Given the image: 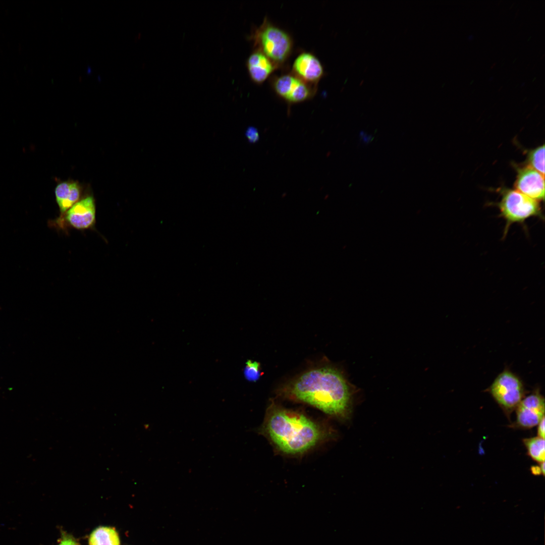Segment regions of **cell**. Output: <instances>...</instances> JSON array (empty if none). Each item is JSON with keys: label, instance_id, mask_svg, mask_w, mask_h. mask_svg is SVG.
<instances>
[{"label": "cell", "instance_id": "cell-19", "mask_svg": "<svg viewBox=\"0 0 545 545\" xmlns=\"http://www.w3.org/2000/svg\"><path fill=\"white\" fill-rule=\"evenodd\" d=\"M537 436L544 439V416L538 423Z\"/></svg>", "mask_w": 545, "mask_h": 545}, {"label": "cell", "instance_id": "cell-15", "mask_svg": "<svg viewBox=\"0 0 545 545\" xmlns=\"http://www.w3.org/2000/svg\"><path fill=\"white\" fill-rule=\"evenodd\" d=\"M527 166L544 176V145L528 151Z\"/></svg>", "mask_w": 545, "mask_h": 545}, {"label": "cell", "instance_id": "cell-2", "mask_svg": "<svg viewBox=\"0 0 545 545\" xmlns=\"http://www.w3.org/2000/svg\"><path fill=\"white\" fill-rule=\"evenodd\" d=\"M259 432L278 452L291 456L302 455L335 436L326 424L273 400L266 409Z\"/></svg>", "mask_w": 545, "mask_h": 545}, {"label": "cell", "instance_id": "cell-11", "mask_svg": "<svg viewBox=\"0 0 545 545\" xmlns=\"http://www.w3.org/2000/svg\"><path fill=\"white\" fill-rule=\"evenodd\" d=\"M246 65L251 79L259 84L263 82L270 76L277 66L257 50L248 57Z\"/></svg>", "mask_w": 545, "mask_h": 545}, {"label": "cell", "instance_id": "cell-20", "mask_svg": "<svg viewBox=\"0 0 545 545\" xmlns=\"http://www.w3.org/2000/svg\"><path fill=\"white\" fill-rule=\"evenodd\" d=\"M531 469L532 473L535 475H539L542 473L544 475V473H543L540 466H533Z\"/></svg>", "mask_w": 545, "mask_h": 545}, {"label": "cell", "instance_id": "cell-1", "mask_svg": "<svg viewBox=\"0 0 545 545\" xmlns=\"http://www.w3.org/2000/svg\"><path fill=\"white\" fill-rule=\"evenodd\" d=\"M356 393L343 372L330 364L309 368L277 391L284 400L310 405L342 420L350 417Z\"/></svg>", "mask_w": 545, "mask_h": 545}, {"label": "cell", "instance_id": "cell-5", "mask_svg": "<svg viewBox=\"0 0 545 545\" xmlns=\"http://www.w3.org/2000/svg\"><path fill=\"white\" fill-rule=\"evenodd\" d=\"M56 230L68 233L70 229L94 230L96 224V204L92 196L81 199L64 214L49 222Z\"/></svg>", "mask_w": 545, "mask_h": 545}, {"label": "cell", "instance_id": "cell-17", "mask_svg": "<svg viewBox=\"0 0 545 545\" xmlns=\"http://www.w3.org/2000/svg\"><path fill=\"white\" fill-rule=\"evenodd\" d=\"M58 545H80V544L71 534L62 531L61 538Z\"/></svg>", "mask_w": 545, "mask_h": 545}, {"label": "cell", "instance_id": "cell-9", "mask_svg": "<svg viewBox=\"0 0 545 545\" xmlns=\"http://www.w3.org/2000/svg\"><path fill=\"white\" fill-rule=\"evenodd\" d=\"M515 190L537 201L544 198V176L528 166L518 168Z\"/></svg>", "mask_w": 545, "mask_h": 545}, {"label": "cell", "instance_id": "cell-13", "mask_svg": "<svg viewBox=\"0 0 545 545\" xmlns=\"http://www.w3.org/2000/svg\"><path fill=\"white\" fill-rule=\"evenodd\" d=\"M119 534L113 527L100 526L89 537V545H120Z\"/></svg>", "mask_w": 545, "mask_h": 545}, {"label": "cell", "instance_id": "cell-18", "mask_svg": "<svg viewBox=\"0 0 545 545\" xmlns=\"http://www.w3.org/2000/svg\"><path fill=\"white\" fill-rule=\"evenodd\" d=\"M246 136L250 142H255L258 140L259 134L257 129L253 127H250L246 132Z\"/></svg>", "mask_w": 545, "mask_h": 545}, {"label": "cell", "instance_id": "cell-10", "mask_svg": "<svg viewBox=\"0 0 545 545\" xmlns=\"http://www.w3.org/2000/svg\"><path fill=\"white\" fill-rule=\"evenodd\" d=\"M293 70L294 75L309 84L318 82L323 74V68L319 60L313 54L306 52L295 59Z\"/></svg>", "mask_w": 545, "mask_h": 545}, {"label": "cell", "instance_id": "cell-16", "mask_svg": "<svg viewBox=\"0 0 545 545\" xmlns=\"http://www.w3.org/2000/svg\"><path fill=\"white\" fill-rule=\"evenodd\" d=\"M244 373L248 380L253 382L257 381L262 375L260 363L248 360L246 363Z\"/></svg>", "mask_w": 545, "mask_h": 545}, {"label": "cell", "instance_id": "cell-14", "mask_svg": "<svg viewBox=\"0 0 545 545\" xmlns=\"http://www.w3.org/2000/svg\"><path fill=\"white\" fill-rule=\"evenodd\" d=\"M528 454L534 461L540 463L544 462V439L538 436L523 440Z\"/></svg>", "mask_w": 545, "mask_h": 545}, {"label": "cell", "instance_id": "cell-3", "mask_svg": "<svg viewBox=\"0 0 545 545\" xmlns=\"http://www.w3.org/2000/svg\"><path fill=\"white\" fill-rule=\"evenodd\" d=\"M254 44L276 65L284 62L292 49V40L282 29L264 20L252 36Z\"/></svg>", "mask_w": 545, "mask_h": 545}, {"label": "cell", "instance_id": "cell-7", "mask_svg": "<svg viewBox=\"0 0 545 545\" xmlns=\"http://www.w3.org/2000/svg\"><path fill=\"white\" fill-rule=\"evenodd\" d=\"M309 85L294 74L282 75L273 82L276 93L290 103H299L310 98L313 93Z\"/></svg>", "mask_w": 545, "mask_h": 545}, {"label": "cell", "instance_id": "cell-6", "mask_svg": "<svg viewBox=\"0 0 545 545\" xmlns=\"http://www.w3.org/2000/svg\"><path fill=\"white\" fill-rule=\"evenodd\" d=\"M489 392L507 415L517 408L525 394L521 380L509 370H504L498 375L489 387Z\"/></svg>", "mask_w": 545, "mask_h": 545}, {"label": "cell", "instance_id": "cell-4", "mask_svg": "<svg viewBox=\"0 0 545 545\" xmlns=\"http://www.w3.org/2000/svg\"><path fill=\"white\" fill-rule=\"evenodd\" d=\"M502 198L498 203L500 216L506 221L504 235L509 227L514 223H523L532 216H541V207L538 201L532 199L516 190L503 189Z\"/></svg>", "mask_w": 545, "mask_h": 545}, {"label": "cell", "instance_id": "cell-12", "mask_svg": "<svg viewBox=\"0 0 545 545\" xmlns=\"http://www.w3.org/2000/svg\"><path fill=\"white\" fill-rule=\"evenodd\" d=\"M54 194L61 215L81 199V186L77 182H62L56 187Z\"/></svg>", "mask_w": 545, "mask_h": 545}, {"label": "cell", "instance_id": "cell-8", "mask_svg": "<svg viewBox=\"0 0 545 545\" xmlns=\"http://www.w3.org/2000/svg\"><path fill=\"white\" fill-rule=\"evenodd\" d=\"M544 397L536 391L524 397L516 409V424L521 428H530L538 424L544 416Z\"/></svg>", "mask_w": 545, "mask_h": 545}]
</instances>
